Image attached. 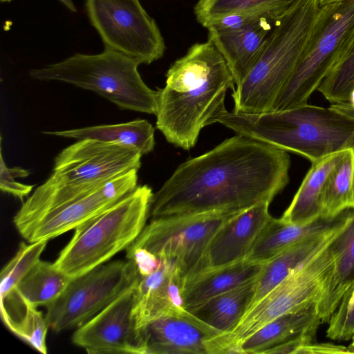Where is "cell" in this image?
Here are the masks:
<instances>
[{"instance_id":"obj_11","label":"cell","mask_w":354,"mask_h":354,"mask_svg":"<svg viewBox=\"0 0 354 354\" xmlns=\"http://www.w3.org/2000/svg\"><path fill=\"white\" fill-rule=\"evenodd\" d=\"M334 241L307 257L248 310L232 332L239 345L279 316L317 305L334 265Z\"/></svg>"},{"instance_id":"obj_36","label":"cell","mask_w":354,"mask_h":354,"mask_svg":"<svg viewBox=\"0 0 354 354\" xmlns=\"http://www.w3.org/2000/svg\"><path fill=\"white\" fill-rule=\"evenodd\" d=\"M60 3H62L66 8H68L70 11L73 12H77V8L75 6L73 0H58Z\"/></svg>"},{"instance_id":"obj_27","label":"cell","mask_w":354,"mask_h":354,"mask_svg":"<svg viewBox=\"0 0 354 354\" xmlns=\"http://www.w3.org/2000/svg\"><path fill=\"white\" fill-rule=\"evenodd\" d=\"M299 0H198L194 7L198 22L205 28L212 21L233 14L279 19Z\"/></svg>"},{"instance_id":"obj_12","label":"cell","mask_w":354,"mask_h":354,"mask_svg":"<svg viewBox=\"0 0 354 354\" xmlns=\"http://www.w3.org/2000/svg\"><path fill=\"white\" fill-rule=\"evenodd\" d=\"M85 8L104 48L140 64H149L163 56V37L140 0H85Z\"/></svg>"},{"instance_id":"obj_26","label":"cell","mask_w":354,"mask_h":354,"mask_svg":"<svg viewBox=\"0 0 354 354\" xmlns=\"http://www.w3.org/2000/svg\"><path fill=\"white\" fill-rule=\"evenodd\" d=\"M43 133L77 140L93 139L127 145L137 149L142 155L153 151L154 129L146 120L136 119L124 123L104 124L63 131H45Z\"/></svg>"},{"instance_id":"obj_3","label":"cell","mask_w":354,"mask_h":354,"mask_svg":"<svg viewBox=\"0 0 354 354\" xmlns=\"http://www.w3.org/2000/svg\"><path fill=\"white\" fill-rule=\"evenodd\" d=\"M236 134L303 156L311 163L354 150V118L335 109L304 104L259 113L225 110L216 119Z\"/></svg>"},{"instance_id":"obj_2","label":"cell","mask_w":354,"mask_h":354,"mask_svg":"<svg viewBox=\"0 0 354 354\" xmlns=\"http://www.w3.org/2000/svg\"><path fill=\"white\" fill-rule=\"evenodd\" d=\"M234 79L223 56L209 40L192 45L170 66L158 89L156 128L169 143L189 150L205 126L225 110Z\"/></svg>"},{"instance_id":"obj_7","label":"cell","mask_w":354,"mask_h":354,"mask_svg":"<svg viewBox=\"0 0 354 354\" xmlns=\"http://www.w3.org/2000/svg\"><path fill=\"white\" fill-rule=\"evenodd\" d=\"M136 59L104 48L98 54L77 53L66 59L29 71L42 81H60L92 91L122 109L156 114L158 91L142 80Z\"/></svg>"},{"instance_id":"obj_25","label":"cell","mask_w":354,"mask_h":354,"mask_svg":"<svg viewBox=\"0 0 354 354\" xmlns=\"http://www.w3.org/2000/svg\"><path fill=\"white\" fill-rule=\"evenodd\" d=\"M1 317L3 324L17 337L39 353H47L46 335L49 328L45 315L29 304L14 288L1 296Z\"/></svg>"},{"instance_id":"obj_31","label":"cell","mask_w":354,"mask_h":354,"mask_svg":"<svg viewBox=\"0 0 354 354\" xmlns=\"http://www.w3.org/2000/svg\"><path fill=\"white\" fill-rule=\"evenodd\" d=\"M48 241L26 243L21 242L15 255L1 272L0 295L15 288L22 278L40 260Z\"/></svg>"},{"instance_id":"obj_37","label":"cell","mask_w":354,"mask_h":354,"mask_svg":"<svg viewBox=\"0 0 354 354\" xmlns=\"http://www.w3.org/2000/svg\"><path fill=\"white\" fill-rule=\"evenodd\" d=\"M318 1H319V3L321 6L326 5V4L337 2V1H354V0H318Z\"/></svg>"},{"instance_id":"obj_41","label":"cell","mask_w":354,"mask_h":354,"mask_svg":"<svg viewBox=\"0 0 354 354\" xmlns=\"http://www.w3.org/2000/svg\"><path fill=\"white\" fill-rule=\"evenodd\" d=\"M12 1H13V0H0V1L1 3H8V2H10Z\"/></svg>"},{"instance_id":"obj_21","label":"cell","mask_w":354,"mask_h":354,"mask_svg":"<svg viewBox=\"0 0 354 354\" xmlns=\"http://www.w3.org/2000/svg\"><path fill=\"white\" fill-rule=\"evenodd\" d=\"M322 324L316 305L279 316L260 328L240 344L242 354H265L268 349L308 331Z\"/></svg>"},{"instance_id":"obj_38","label":"cell","mask_w":354,"mask_h":354,"mask_svg":"<svg viewBox=\"0 0 354 354\" xmlns=\"http://www.w3.org/2000/svg\"><path fill=\"white\" fill-rule=\"evenodd\" d=\"M351 339V344L348 345V346L346 347L347 351L348 353H354V335L352 337Z\"/></svg>"},{"instance_id":"obj_8","label":"cell","mask_w":354,"mask_h":354,"mask_svg":"<svg viewBox=\"0 0 354 354\" xmlns=\"http://www.w3.org/2000/svg\"><path fill=\"white\" fill-rule=\"evenodd\" d=\"M354 41V1L322 6L311 41L276 97L271 111L308 104L312 93Z\"/></svg>"},{"instance_id":"obj_28","label":"cell","mask_w":354,"mask_h":354,"mask_svg":"<svg viewBox=\"0 0 354 354\" xmlns=\"http://www.w3.org/2000/svg\"><path fill=\"white\" fill-rule=\"evenodd\" d=\"M354 150L349 149L330 172L322 194V218L333 219L354 209L353 175Z\"/></svg>"},{"instance_id":"obj_24","label":"cell","mask_w":354,"mask_h":354,"mask_svg":"<svg viewBox=\"0 0 354 354\" xmlns=\"http://www.w3.org/2000/svg\"><path fill=\"white\" fill-rule=\"evenodd\" d=\"M338 217L320 218L304 225L288 223L281 218H272L245 259L265 263L291 245L328 230Z\"/></svg>"},{"instance_id":"obj_16","label":"cell","mask_w":354,"mask_h":354,"mask_svg":"<svg viewBox=\"0 0 354 354\" xmlns=\"http://www.w3.org/2000/svg\"><path fill=\"white\" fill-rule=\"evenodd\" d=\"M243 15L236 26H209L208 40L225 59L234 79L240 84L260 57L277 19L268 16Z\"/></svg>"},{"instance_id":"obj_33","label":"cell","mask_w":354,"mask_h":354,"mask_svg":"<svg viewBox=\"0 0 354 354\" xmlns=\"http://www.w3.org/2000/svg\"><path fill=\"white\" fill-rule=\"evenodd\" d=\"M28 170L21 167H8L3 160L1 148L0 155V189L24 201L32 191L33 185H26L15 180V178L29 176Z\"/></svg>"},{"instance_id":"obj_4","label":"cell","mask_w":354,"mask_h":354,"mask_svg":"<svg viewBox=\"0 0 354 354\" xmlns=\"http://www.w3.org/2000/svg\"><path fill=\"white\" fill-rule=\"evenodd\" d=\"M138 171L132 169L104 182L84 185L47 179L23 203L13 223L28 243L55 238L75 230L136 189Z\"/></svg>"},{"instance_id":"obj_13","label":"cell","mask_w":354,"mask_h":354,"mask_svg":"<svg viewBox=\"0 0 354 354\" xmlns=\"http://www.w3.org/2000/svg\"><path fill=\"white\" fill-rule=\"evenodd\" d=\"M142 153L136 148L93 139L79 140L55 158L48 179L66 185L104 182L138 170Z\"/></svg>"},{"instance_id":"obj_32","label":"cell","mask_w":354,"mask_h":354,"mask_svg":"<svg viewBox=\"0 0 354 354\" xmlns=\"http://www.w3.org/2000/svg\"><path fill=\"white\" fill-rule=\"evenodd\" d=\"M328 324L326 335L332 339L348 340L354 335V285L344 293Z\"/></svg>"},{"instance_id":"obj_14","label":"cell","mask_w":354,"mask_h":354,"mask_svg":"<svg viewBox=\"0 0 354 354\" xmlns=\"http://www.w3.org/2000/svg\"><path fill=\"white\" fill-rule=\"evenodd\" d=\"M146 354L240 353L232 333H222L185 309L141 328Z\"/></svg>"},{"instance_id":"obj_18","label":"cell","mask_w":354,"mask_h":354,"mask_svg":"<svg viewBox=\"0 0 354 354\" xmlns=\"http://www.w3.org/2000/svg\"><path fill=\"white\" fill-rule=\"evenodd\" d=\"M183 288L178 270L164 259H160L158 267L149 274H138L133 310L138 327L141 329L159 317L185 310Z\"/></svg>"},{"instance_id":"obj_22","label":"cell","mask_w":354,"mask_h":354,"mask_svg":"<svg viewBox=\"0 0 354 354\" xmlns=\"http://www.w3.org/2000/svg\"><path fill=\"white\" fill-rule=\"evenodd\" d=\"M344 151L312 163L290 204L280 218L283 221L304 225L322 218V194L324 183Z\"/></svg>"},{"instance_id":"obj_40","label":"cell","mask_w":354,"mask_h":354,"mask_svg":"<svg viewBox=\"0 0 354 354\" xmlns=\"http://www.w3.org/2000/svg\"><path fill=\"white\" fill-rule=\"evenodd\" d=\"M353 196L354 201V167H353Z\"/></svg>"},{"instance_id":"obj_34","label":"cell","mask_w":354,"mask_h":354,"mask_svg":"<svg viewBox=\"0 0 354 354\" xmlns=\"http://www.w3.org/2000/svg\"><path fill=\"white\" fill-rule=\"evenodd\" d=\"M299 353H348V351L344 346L313 342L303 347Z\"/></svg>"},{"instance_id":"obj_23","label":"cell","mask_w":354,"mask_h":354,"mask_svg":"<svg viewBox=\"0 0 354 354\" xmlns=\"http://www.w3.org/2000/svg\"><path fill=\"white\" fill-rule=\"evenodd\" d=\"M258 277L187 310L222 333H232L251 306Z\"/></svg>"},{"instance_id":"obj_6","label":"cell","mask_w":354,"mask_h":354,"mask_svg":"<svg viewBox=\"0 0 354 354\" xmlns=\"http://www.w3.org/2000/svg\"><path fill=\"white\" fill-rule=\"evenodd\" d=\"M151 189L137 186L107 209L78 225L54 262L71 278L106 263L138 238L149 218Z\"/></svg>"},{"instance_id":"obj_17","label":"cell","mask_w":354,"mask_h":354,"mask_svg":"<svg viewBox=\"0 0 354 354\" xmlns=\"http://www.w3.org/2000/svg\"><path fill=\"white\" fill-rule=\"evenodd\" d=\"M270 203L257 204L226 222L210 241L200 273L245 260L272 218Z\"/></svg>"},{"instance_id":"obj_20","label":"cell","mask_w":354,"mask_h":354,"mask_svg":"<svg viewBox=\"0 0 354 354\" xmlns=\"http://www.w3.org/2000/svg\"><path fill=\"white\" fill-rule=\"evenodd\" d=\"M335 258L316 305L322 323H328L344 293L354 285V209L344 231L333 242Z\"/></svg>"},{"instance_id":"obj_39","label":"cell","mask_w":354,"mask_h":354,"mask_svg":"<svg viewBox=\"0 0 354 354\" xmlns=\"http://www.w3.org/2000/svg\"><path fill=\"white\" fill-rule=\"evenodd\" d=\"M346 103H348L351 106H354V91L352 92L348 101Z\"/></svg>"},{"instance_id":"obj_29","label":"cell","mask_w":354,"mask_h":354,"mask_svg":"<svg viewBox=\"0 0 354 354\" xmlns=\"http://www.w3.org/2000/svg\"><path fill=\"white\" fill-rule=\"evenodd\" d=\"M71 279L54 263L39 260L19 282L16 289L33 306L46 307L62 293Z\"/></svg>"},{"instance_id":"obj_1","label":"cell","mask_w":354,"mask_h":354,"mask_svg":"<svg viewBox=\"0 0 354 354\" xmlns=\"http://www.w3.org/2000/svg\"><path fill=\"white\" fill-rule=\"evenodd\" d=\"M286 151L236 134L180 164L151 201V218L241 212L271 202L289 182Z\"/></svg>"},{"instance_id":"obj_15","label":"cell","mask_w":354,"mask_h":354,"mask_svg":"<svg viewBox=\"0 0 354 354\" xmlns=\"http://www.w3.org/2000/svg\"><path fill=\"white\" fill-rule=\"evenodd\" d=\"M135 284L76 328L73 343L90 354H146L133 312Z\"/></svg>"},{"instance_id":"obj_10","label":"cell","mask_w":354,"mask_h":354,"mask_svg":"<svg viewBox=\"0 0 354 354\" xmlns=\"http://www.w3.org/2000/svg\"><path fill=\"white\" fill-rule=\"evenodd\" d=\"M137 278L136 266L129 259L106 262L71 278L46 306L49 328L57 333L79 327L134 285Z\"/></svg>"},{"instance_id":"obj_9","label":"cell","mask_w":354,"mask_h":354,"mask_svg":"<svg viewBox=\"0 0 354 354\" xmlns=\"http://www.w3.org/2000/svg\"><path fill=\"white\" fill-rule=\"evenodd\" d=\"M239 213L212 212L151 218L130 246L145 249L174 265L184 286L202 271L206 250L216 232Z\"/></svg>"},{"instance_id":"obj_5","label":"cell","mask_w":354,"mask_h":354,"mask_svg":"<svg viewBox=\"0 0 354 354\" xmlns=\"http://www.w3.org/2000/svg\"><path fill=\"white\" fill-rule=\"evenodd\" d=\"M320 7L318 0H299L275 21L254 66L233 89V111L259 113L271 111L310 44Z\"/></svg>"},{"instance_id":"obj_30","label":"cell","mask_w":354,"mask_h":354,"mask_svg":"<svg viewBox=\"0 0 354 354\" xmlns=\"http://www.w3.org/2000/svg\"><path fill=\"white\" fill-rule=\"evenodd\" d=\"M317 90L332 104L348 101L354 91V41Z\"/></svg>"},{"instance_id":"obj_35","label":"cell","mask_w":354,"mask_h":354,"mask_svg":"<svg viewBox=\"0 0 354 354\" xmlns=\"http://www.w3.org/2000/svg\"><path fill=\"white\" fill-rule=\"evenodd\" d=\"M335 109L354 118V106L348 103L335 104L331 105Z\"/></svg>"},{"instance_id":"obj_19","label":"cell","mask_w":354,"mask_h":354,"mask_svg":"<svg viewBox=\"0 0 354 354\" xmlns=\"http://www.w3.org/2000/svg\"><path fill=\"white\" fill-rule=\"evenodd\" d=\"M264 263L246 259L203 272L183 286V306L188 310L218 295L257 278Z\"/></svg>"}]
</instances>
